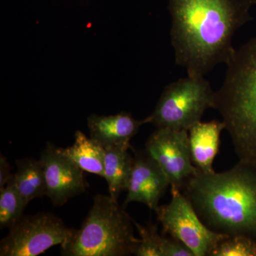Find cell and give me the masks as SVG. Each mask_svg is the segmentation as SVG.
Returning a JSON list of instances; mask_svg holds the SVG:
<instances>
[{"label": "cell", "mask_w": 256, "mask_h": 256, "mask_svg": "<svg viewBox=\"0 0 256 256\" xmlns=\"http://www.w3.org/2000/svg\"><path fill=\"white\" fill-rule=\"evenodd\" d=\"M256 0H169L175 63L188 75L205 77L227 64L236 50L233 37L252 20Z\"/></svg>", "instance_id": "1"}, {"label": "cell", "mask_w": 256, "mask_h": 256, "mask_svg": "<svg viewBox=\"0 0 256 256\" xmlns=\"http://www.w3.org/2000/svg\"><path fill=\"white\" fill-rule=\"evenodd\" d=\"M181 191L210 230L256 240V168L238 162L222 172H198Z\"/></svg>", "instance_id": "2"}, {"label": "cell", "mask_w": 256, "mask_h": 256, "mask_svg": "<svg viewBox=\"0 0 256 256\" xmlns=\"http://www.w3.org/2000/svg\"><path fill=\"white\" fill-rule=\"evenodd\" d=\"M226 66L212 108L222 116L238 162L256 168V36L236 50Z\"/></svg>", "instance_id": "3"}, {"label": "cell", "mask_w": 256, "mask_h": 256, "mask_svg": "<svg viewBox=\"0 0 256 256\" xmlns=\"http://www.w3.org/2000/svg\"><path fill=\"white\" fill-rule=\"evenodd\" d=\"M133 220L110 195L98 194L78 230L60 246L65 256L133 255L139 242Z\"/></svg>", "instance_id": "4"}, {"label": "cell", "mask_w": 256, "mask_h": 256, "mask_svg": "<svg viewBox=\"0 0 256 256\" xmlns=\"http://www.w3.org/2000/svg\"><path fill=\"white\" fill-rule=\"evenodd\" d=\"M214 92L205 77L188 76L166 86L146 124L156 128L188 130L212 108Z\"/></svg>", "instance_id": "5"}, {"label": "cell", "mask_w": 256, "mask_h": 256, "mask_svg": "<svg viewBox=\"0 0 256 256\" xmlns=\"http://www.w3.org/2000/svg\"><path fill=\"white\" fill-rule=\"evenodd\" d=\"M171 202L160 206L156 212L163 233L183 242L194 256H210L228 236L208 228L181 190L171 188Z\"/></svg>", "instance_id": "6"}, {"label": "cell", "mask_w": 256, "mask_h": 256, "mask_svg": "<svg viewBox=\"0 0 256 256\" xmlns=\"http://www.w3.org/2000/svg\"><path fill=\"white\" fill-rule=\"evenodd\" d=\"M74 230L60 217L50 213L23 216L1 240L0 256L40 255L50 248L66 242Z\"/></svg>", "instance_id": "7"}, {"label": "cell", "mask_w": 256, "mask_h": 256, "mask_svg": "<svg viewBox=\"0 0 256 256\" xmlns=\"http://www.w3.org/2000/svg\"><path fill=\"white\" fill-rule=\"evenodd\" d=\"M146 152L159 165L171 188L181 190L200 172L192 162L186 130L158 128L146 140Z\"/></svg>", "instance_id": "8"}, {"label": "cell", "mask_w": 256, "mask_h": 256, "mask_svg": "<svg viewBox=\"0 0 256 256\" xmlns=\"http://www.w3.org/2000/svg\"><path fill=\"white\" fill-rule=\"evenodd\" d=\"M40 160L44 170L47 196L54 206H62L86 191L84 171L64 152L63 148L47 143Z\"/></svg>", "instance_id": "9"}, {"label": "cell", "mask_w": 256, "mask_h": 256, "mask_svg": "<svg viewBox=\"0 0 256 256\" xmlns=\"http://www.w3.org/2000/svg\"><path fill=\"white\" fill-rule=\"evenodd\" d=\"M169 186V180L156 162L146 151L136 152L124 207L131 202H140L156 212Z\"/></svg>", "instance_id": "10"}, {"label": "cell", "mask_w": 256, "mask_h": 256, "mask_svg": "<svg viewBox=\"0 0 256 256\" xmlns=\"http://www.w3.org/2000/svg\"><path fill=\"white\" fill-rule=\"evenodd\" d=\"M144 124L146 119L138 120L126 112L108 116L94 114L88 118L90 138L104 148L130 146L131 139Z\"/></svg>", "instance_id": "11"}, {"label": "cell", "mask_w": 256, "mask_h": 256, "mask_svg": "<svg viewBox=\"0 0 256 256\" xmlns=\"http://www.w3.org/2000/svg\"><path fill=\"white\" fill-rule=\"evenodd\" d=\"M225 130L222 121L200 122L188 130V146L194 166L203 173L214 172V162L220 144V134Z\"/></svg>", "instance_id": "12"}, {"label": "cell", "mask_w": 256, "mask_h": 256, "mask_svg": "<svg viewBox=\"0 0 256 256\" xmlns=\"http://www.w3.org/2000/svg\"><path fill=\"white\" fill-rule=\"evenodd\" d=\"M131 146H114L105 148L104 178L109 195L118 201L122 192L126 191L130 178L133 158L128 152Z\"/></svg>", "instance_id": "13"}, {"label": "cell", "mask_w": 256, "mask_h": 256, "mask_svg": "<svg viewBox=\"0 0 256 256\" xmlns=\"http://www.w3.org/2000/svg\"><path fill=\"white\" fill-rule=\"evenodd\" d=\"M16 164L18 171L9 182L16 186L25 201L28 204L34 198L46 196V178L41 160L25 158L16 160Z\"/></svg>", "instance_id": "14"}, {"label": "cell", "mask_w": 256, "mask_h": 256, "mask_svg": "<svg viewBox=\"0 0 256 256\" xmlns=\"http://www.w3.org/2000/svg\"><path fill=\"white\" fill-rule=\"evenodd\" d=\"M63 151L82 171L104 178L105 148L82 131L75 132L73 146Z\"/></svg>", "instance_id": "15"}, {"label": "cell", "mask_w": 256, "mask_h": 256, "mask_svg": "<svg viewBox=\"0 0 256 256\" xmlns=\"http://www.w3.org/2000/svg\"><path fill=\"white\" fill-rule=\"evenodd\" d=\"M28 204L12 183L0 188V228H11L23 216Z\"/></svg>", "instance_id": "16"}, {"label": "cell", "mask_w": 256, "mask_h": 256, "mask_svg": "<svg viewBox=\"0 0 256 256\" xmlns=\"http://www.w3.org/2000/svg\"><path fill=\"white\" fill-rule=\"evenodd\" d=\"M133 222L140 236L133 255L165 256V250L170 237L160 235L158 233V226L154 224H150L148 226H143L134 220H133Z\"/></svg>", "instance_id": "17"}, {"label": "cell", "mask_w": 256, "mask_h": 256, "mask_svg": "<svg viewBox=\"0 0 256 256\" xmlns=\"http://www.w3.org/2000/svg\"><path fill=\"white\" fill-rule=\"evenodd\" d=\"M210 256H256V240L242 236L226 237Z\"/></svg>", "instance_id": "18"}, {"label": "cell", "mask_w": 256, "mask_h": 256, "mask_svg": "<svg viewBox=\"0 0 256 256\" xmlns=\"http://www.w3.org/2000/svg\"><path fill=\"white\" fill-rule=\"evenodd\" d=\"M11 168L6 158L2 154L0 156V188H4L12 178Z\"/></svg>", "instance_id": "19"}]
</instances>
